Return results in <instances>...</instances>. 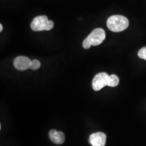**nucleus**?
Returning <instances> with one entry per match:
<instances>
[{
	"mask_svg": "<svg viewBox=\"0 0 146 146\" xmlns=\"http://www.w3.org/2000/svg\"><path fill=\"white\" fill-rule=\"evenodd\" d=\"M129 25V22L127 18L121 15H113L107 21L108 28L114 33L123 31L128 28Z\"/></svg>",
	"mask_w": 146,
	"mask_h": 146,
	"instance_id": "obj_1",
	"label": "nucleus"
},
{
	"mask_svg": "<svg viewBox=\"0 0 146 146\" xmlns=\"http://www.w3.org/2000/svg\"><path fill=\"white\" fill-rule=\"evenodd\" d=\"M106 39V33L102 29H94L83 42V48L89 49L91 45L97 46L102 43Z\"/></svg>",
	"mask_w": 146,
	"mask_h": 146,
	"instance_id": "obj_2",
	"label": "nucleus"
},
{
	"mask_svg": "<svg viewBox=\"0 0 146 146\" xmlns=\"http://www.w3.org/2000/svg\"><path fill=\"white\" fill-rule=\"evenodd\" d=\"M54 23L52 21H49L46 16H36L33 20L31 28L34 31H50L54 28Z\"/></svg>",
	"mask_w": 146,
	"mask_h": 146,
	"instance_id": "obj_3",
	"label": "nucleus"
},
{
	"mask_svg": "<svg viewBox=\"0 0 146 146\" xmlns=\"http://www.w3.org/2000/svg\"><path fill=\"white\" fill-rule=\"evenodd\" d=\"M109 75L106 72L97 74L92 81V87L94 91H100L106 86H108Z\"/></svg>",
	"mask_w": 146,
	"mask_h": 146,
	"instance_id": "obj_4",
	"label": "nucleus"
},
{
	"mask_svg": "<svg viewBox=\"0 0 146 146\" xmlns=\"http://www.w3.org/2000/svg\"><path fill=\"white\" fill-rule=\"evenodd\" d=\"M89 141L92 146H105L106 143V135L102 132L93 133L89 136Z\"/></svg>",
	"mask_w": 146,
	"mask_h": 146,
	"instance_id": "obj_5",
	"label": "nucleus"
},
{
	"mask_svg": "<svg viewBox=\"0 0 146 146\" xmlns=\"http://www.w3.org/2000/svg\"><path fill=\"white\" fill-rule=\"evenodd\" d=\"M31 61L26 56H18L14 60V66L18 70H26L30 68Z\"/></svg>",
	"mask_w": 146,
	"mask_h": 146,
	"instance_id": "obj_6",
	"label": "nucleus"
},
{
	"mask_svg": "<svg viewBox=\"0 0 146 146\" xmlns=\"http://www.w3.org/2000/svg\"><path fill=\"white\" fill-rule=\"evenodd\" d=\"M49 137L53 143L57 145H61L65 141L64 134L61 131H57L54 129L49 132Z\"/></svg>",
	"mask_w": 146,
	"mask_h": 146,
	"instance_id": "obj_7",
	"label": "nucleus"
},
{
	"mask_svg": "<svg viewBox=\"0 0 146 146\" xmlns=\"http://www.w3.org/2000/svg\"><path fill=\"white\" fill-rule=\"evenodd\" d=\"M119 84V78L116 74H111L109 76L108 86L111 87H116Z\"/></svg>",
	"mask_w": 146,
	"mask_h": 146,
	"instance_id": "obj_8",
	"label": "nucleus"
},
{
	"mask_svg": "<svg viewBox=\"0 0 146 146\" xmlns=\"http://www.w3.org/2000/svg\"><path fill=\"white\" fill-rule=\"evenodd\" d=\"M41 66V62L38 60H33L31 61V64L30 68L31 70H38Z\"/></svg>",
	"mask_w": 146,
	"mask_h": 146,
	"instance_id": "obj_9",
	"label": "nucleus"
},
{
	"mask_svg": "<svg viewBox=\"0 0 146 146\" xmlns=\"http://www.w3.org/2000/svg\"><path fill=\"white\" fill-rule=\"evenodd\" d=\"M138 57L146 60V47H143L138 52Z\"/></svg>",
	"mask_w": 146,
	"mask_h": 146,
	"instance_id": "obj_10",
	"label": "nucleus"
},
{
	"mask_svg": "<svg viewBox=\"0 0 146 146\" xmlns=\"http://www.w3.org/2000/svg\"><path fill=\"white\" fill-rule=\"evenodd\" d=\"M2 31H3V25L1 24V25H0V31L1 32Z\"/></svg>",
	"mask_w": 146,
	"mask_h": 146,
	"instance_id": "obj_11",
	"label": "nucleus"
}]
</instances>
